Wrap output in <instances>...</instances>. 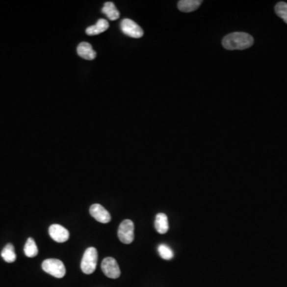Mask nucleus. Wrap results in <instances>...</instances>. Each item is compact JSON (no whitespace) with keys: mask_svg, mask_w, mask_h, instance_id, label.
Segmentation results:
<instances>
[{"mask_svg":"<svg viewBox=\"0 0 287 287\" xmlns=\"http://www.w3.org/2000/svg\"><path fill=\"white\" fill-rule=\"evenodd\" d=\"M222 44L225 49L229 51L245 50L254 44V38L244 32H235L224 37Z\"/></svg>","mask_w":287,"mask_h":287,"instance_id":"nucleus-1","label":"nucleus"},{"mask_svg":"<svg viewBox=\"0 0 287 287\" xmlns=\"http://www.w3.org/2000/svg\"><path fill=\"white\" fill-rule=\"evenodd\" d=\"M98 254L95 247L86 249L83 255L81 269L85 274H91L95 271L98 263Z\"/></svg>","mask_w":287,"mask_h":287,"instance_id":"nucleus-2","label":"nucleus"},{"mask_svg":"<svg viewBox=\"0 0 287 287\" xmlns=\"http://www.w3.org/2000/svg\"><path fill=\"white\" fill-rule=\"evenodd\" d=\"M42 268L45 272L55 277L57 279H62L66 274V267L61 260L56 259H48L43 261Z\"/></svg>","mask_w":287,"mask_h":287,"instance_id":"nucleus-3","label":"nucleus"},{"mask_svg":"<svg viewBox=\"0 0 287 287\" xmlns=\"http://www.w3.org/2000/svg\"><path fill=\"white\" fill-rule=\"evenodd\" d=\"M118 238L125 244H130L134 239V223L130 219H125L118 228Z\"/></svg>","mask_w":287,"mask_h":287,"instance_id":"nucleus-4","label":"nucleus"},{"mask_svg":"<svg viewBox=\"0 0 287 287\" xmlns=\"http://www.w3.org/2000/svg\"><path fill=\"white\" fill-rule=\"evenodd\" d=\"M102 270L105 276L109 279H118L121 276V270L116 260L108 257L103 260L102 262Z\"/></svg>","mask_w":287,"mask_h":287,"instance_id":"nucleus-5","label":"nucleus"},{"mask_svg":"<svg viewBox=\"0 0 287 287\" xmlns=\"http://www.w3.org/2000/svg\"><path fill=\"white\" fill-rule=\"evenodd\" d=\"M121 29L126 35L134 38H141L144 34L142 28L130 19H125L121 21Z\"/></svg>","mask_w":287,"mask_h":287,"instance_id":"nucleus-6","label":"nucleus"},{"mask_svg":"<svg viewBox=\"0 0 287 287\" xmlns=\"http://www.w3.org/2000/svg\"><path fill=\"white\" fill-rule=\"evenodd\" d=\"M90 215L99 223H108L110 222L111 215L106 209L101 204H94L89 209Z\"/></svg>","mask_w":287,"mask_h":287,"instance_id":"nucleus-7","label":"nucleus"},{"mask_svg":"<svg viewBox=\"0 0 287 287\" xmlns=\"http://www.w3.org/2000/svg\"><path fill=\"white\" fill-rule=\"evenodd\" d=\"M49 234L51 238L57 242H66L70 238L68 230L59 224L51 225L49 228Z\"/></svg>","mask_w":287,"mask_h":287,"instance_id":"nucleus-8","label":"nucleus"},{"mask_svg":"<svg viewBox=\"0 0 287 287\" xmlns=\"http://www.w3.org/2000/svg\"><path fill=\"white\" fill-rule=\"evenodd\" d=\"M77 52L80 57L85 60L94 59L97 56V53L93 50L91 45L88 43H85V42L78 45V47L77 48Z\"/></svg>","mask_w":287,"mask_h":287,"instance_id":"nucleus-9","label":"nucleus"},{"mask_svg":"<svg viewBox=\"0 0 287 287\" xmlns=\"http://www.w3.org/2000/svg\"><path fill=\"white\" fill-rule=\"evenodd\" d=\"M155 228L159 234H165L169 229L168 216L164 213H159L156 216Z\"/></svg>","mask_w":287,"mask_h":287,"instance_id":"nucleus-10","label":"nucleus"},{"mask_svg":"<svg viewBox=\"0 0 287 287\" xmlns=\"http://www.w3.org/2000/svg\"><path fill=\"white\" fill-rule=\"evenodd\" d=\"M202 3L200 0H181L178 2V8L182 12L188 13L196 11Z\"/></svg>","mask_w":287,"mask_h":287,"instance_id":"nucleus-11","label":"nucleus"},{"mask_svg":"<svg viewBox=\"0 0 287 287\" xmlns=\"http://www.w3.org/2000/svg\"><path fill=\"white\" fill-rule=\"evenodd\" d=\"M109 24L105 19H99L96 25L91 26L86 29V34L88 35H97V34H101L102 32L108 30Z\"/></svg>","mask_w":287,"mask_h":287,"instance_id":"nucleus-12","label":"nucleus"},{"mask_svg":"<svg viewBox=\"0 0 287 287\" xmlns=\"http://www.w3.org/2000/svg\"><path fill=\"white\" fill-rule=\"evenodd\" d=\"M102 13L106 15V17L111 21H114L119 19L120 13L115 6L114 3L112 2H105L102 10Z\"/></svg>","mask_w":287,"mask_h":287,"instance_id":"nucleus-13","label":"nucleus"},{"mask_svg":"<svg viewBox=\"0 0 287 287\" xmlns=\"http://www.w3.org/2000/svg\"><path fill=\"white\" fill-rule=\"evenodd\" d=\"M1 256L6 262L11 263L16 260V254L15 252V247L11 243H8L2 249Z\"/></svg>","mask_w":287,"mask_h":287,"instance_id":"nucleus-14","label":"nucleus"},{"mask_svg":"<svg viewBox=\"0 0 287 287\" xmlns=\"http://www.w3.org/2000/svg\"><path fill=\"white\" fill-rule=\"evenodd\" d=\"M24 253L28 258H34L38 255V249L34 238H28L24 247Z\"/></svg>","mask_w":287,"mask_h":287,"instance_id":"nucleus-15","label":"nucleus"},{"mask_svg":"<svg viewBox=\"0 0 287 287\" xmlns=\"http://www.w3.org/2000/svg\"><path fill=\"white\" fill-rule=\"evenodd\" d=\"M158 252H159V256L163 260H170L174 256V254H173L172 249L165 244L159 245V247H158Z\"/></svg>","mask_w":287,"mask_h":287,"instance_id":"nucleus-16","label":"nucleus"},{"mask_svg":"<svg viewBox=\"0 0 287 287\" xmlns=\"http://www.w3.org/2000/svg\"><path fill=\"white\" fill-rule=\"evenodd\" d=\"M275 12L281 19H283L287 24V3L284 2H279L275 6Z\"/></svg>","mask_w":287,"mask_h":287,"instance_id":"nucleus-17","label":"nucleus"}]
</instances>
